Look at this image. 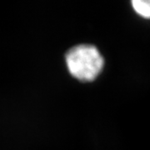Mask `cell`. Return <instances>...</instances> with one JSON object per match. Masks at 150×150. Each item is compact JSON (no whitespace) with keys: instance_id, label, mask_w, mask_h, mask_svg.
Wrapping results in <instances>:
<instances>
[{"instance_id":"6da1fadb","label":"cell","mask_w":150,"mask_h":150,"mask_svg":"<svg viewBox=\"0 0 150 150\" xmlns=\"http://www.w3.org/2000/svg\"><path fill=\"white\" fill-rule=\"evenodd\" d=\"M70 74L81 82H93L102 73L104 59L99 50L91 44H79L65 56Z\"/></svg>"},{"instance_id":"7a4b0ae2","label":"cell","mask_w":150,"mask_h":150,"mask_svg":"<svg viewBox=\"0 0 150 150\" xmlns=\"http://www.w3.org/2000/svg\"><path fill=\"white\" fill-rule=\"evenodd\" d=\"M134 12L142 18H150V0H130Z\"/></svg>"}]
</instances>
